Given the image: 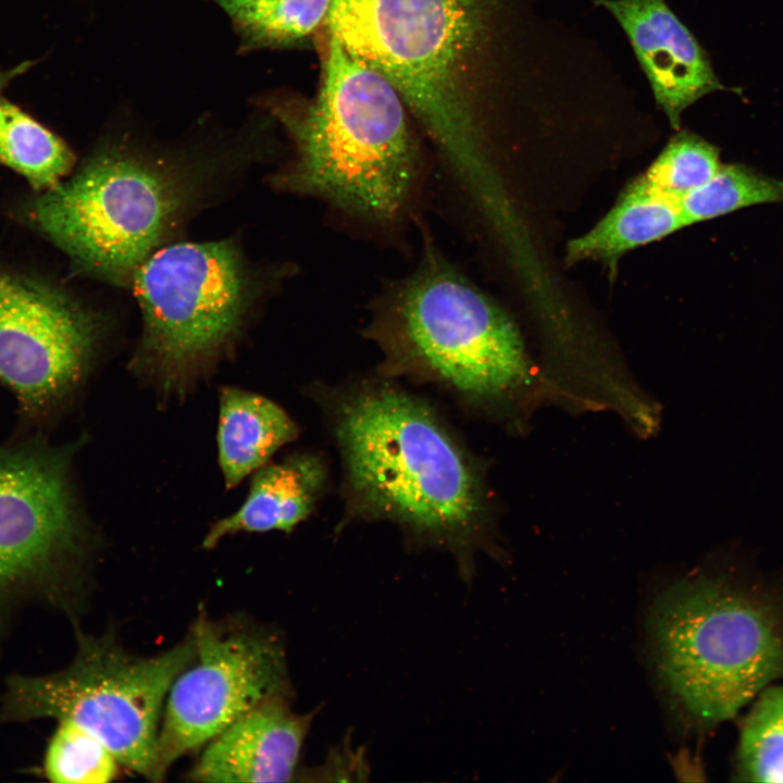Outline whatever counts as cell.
I'll return each mask as SVG.
<instances>
[{
  "label": "cell",
  "instance_id": "cell-4",
  "mask_svg": "<svg viewBox=\"0 0 783 783\" xmlns=\"http://www.w3.org/2000/svg\"><path fill=\"white\" fill-rule=\"evenodd\" d=\"M227 159L116 139L99 148L75 175L44 191L30 215L82 270L127 286L144 261L210 200L234 165Z\"/></svg>",
  "mask_w": 783,
  "mask_h": 783
},
{
  "label": "cell",
  "instance_id": "cell-21",
  "mask_svg": "<svg viewBox=\"0 0 783 783\" xmlns=\"http://www.w3.org/2000/svg\"><path fill=\"white\" fill-rule=\"evenodd\" d=\"M120 762L96 735L60 720L44 758V774L55 783H104L114 779Z\"/></svg>",
  "mask_w": 783,
  "mask_h": 783
},
{
  "label": "cell",
  "instance_id": "cell-13",
  "mask_svg": "<svg viewBox=\"0 0 783 783\" xmlns=\"http://www.w3.org/2000/svg\"><path fill=\"white\" fill-rule=\"evenodd\" d=\"M289 696L268 698L204 745L189 776L198 782H288L316 710L297 713Z\"/></svg>",
  "mask_w": 783,
  "mask_h": 783
},
{
  "label": "cell",
  "instance_id": "cell-17",
  "mask_svg": "<svg viewBox=\"0 0 783 783\" xmlns=\"http://www.w3.org/2000/svg\"><path fill=\"white\" fill-rule=\"evenodd\" d=\"M0 161L46 191L72 170L75 156L62 139L0 97Z\"/></svg>",
  "mask_w": 783,
  "mask_h": 783
},
{
  "label": "cell",
  "instance_id": "cell-11",
  "mask_svg": "<svg viewBox=\"0 0 783 783\" xmlns=\"http://www.w3.org/2000/svg\"><path fill=\"white\" fill-rule=\"evenodd\" d=\"M70 462L69 448L36 440L0 449V592L52 576L84 548Z\"/></svg>",
  "mask_w": 783,
  "mask_h": 783
},
{
  "label": "cell",
  "instance_id": "cell-7",
  "mask_svg": "<svg viewBox=\"0 0 783 783\" xmlns=\"http://www.w3.org/2000/svg\"><path fill=\"white\" fill-rule=\"evenodd\" d=\"M268 278L232 240L162 246L132 279L142 316L134 366L183 390L234 343Z\"/></svg>",
  "mask_w": 783,
  "mask_h": 783
},
{
  "label": "cell",
  "instance_id": "cell-12",
  "mask_svg": "<svg viewBox=\"0 0 783 783\" xmlns=\"http://www.w3.org/2000/svg\"><path fill=\"white\" fill-rule=\"evenodd\" d=\"M618 21L650 84L656 103L680 129L682 112L723 89L706 51L664 0H596Z\"/></svg>",
  "mask_w": 783,
  "mask_h": 783
},
{
  "label": "cell",
  "instance_id": "cell-5",
  "mask_svg": "<svg viewBox=\"0 0 783 783\" xmlns=\"http://www.w3.org/2000/svg\"><path fill=\"white\" fill-rule=\"evenodd\" d=\"M365 331L388 371L437 383L470 405L505 408L535 385L517 324L430 239L415 269L374 299Z\"/></svg>",
  "mask_w": 783,
  "mask_h": 783
},
{
  "label": "cell",
  "instance_id": "cell-23",
  "mask_svg": "<svg viewBox=\"0 0 783 783\" xmlns=\"http://www.w3.org/2000/svg\"><path fill=\"white\" fill-rule=\"evenodd\" d=\"M32 62L26 61L12 69L0 71V96L3 89L16 77L24 74L30 66Z\"/></svg>",
  "mask_w": 783,
  "mask_h": 783
},
{
  "label": "cell",
  "instance_id": "cell-8",
  "mask_svg": "<svg viewBox=\"0 0 783 783\" xmlns=\"http://www.w3.org/2000/svg\"><path fill=\"white\" fill-rule=\"evenodd\" d=\"M194 656L190 635L153 656L128 652L113 635H79L67 668L8 680L0 716L10 721H72L103 742L120 765L160 781L158 737L165 699Z\"/></svg>",
  "mask_w": 783,
  "mask_h": 783
},
{
  "label": "cell",
  "instance_id": "cell-16",
  "mask_svg": "<svg viewBox=\"0 0 783 783\" xmlns=\"http://www.w3.org/2000/svg\"><path fill=\"white\" fill-rule=\"evenodd\" d=\"M685 226L679 201L657 191L641 175L593 228L569 241L567 261L617 262L624 252Z\"/></svg>",
  "mask_w": 783,
  "mask_h": 783
},
{
  "label": "cell",
  "instance_id": "cell-2",
  "mask_svg": "<svg viewBox=\"0 0 783 783\" xmlns=\"http://www.w3.org/2000/svg\"><path fill=\"white\" fill-rule=\"evenodd\" d=\"M494 0H333L330 35L385 77L472 201L498 185L472 96Z\"/></svg>",
  "mask_w": 783,
  "mask_h": 783
},
{
  "label": "cell",
  "instance_id": "cell-14",
  "mask_svg": "<svg viewBox=\"0 0 783 783\" xmlns=\"http://www.w3.org/2000/svg\"><path fill=\"white\" fill-rule=\"evenodd\" d=\"M325 482L326 468L312 453L265 464L254 472L243 505L211 525L202 546L211 549L223 537L239 532L293 531L312 513Z\"/></svg>",
  "mask_w": 783,
  "mask_h": 783
},
{
  "label": "cell",
  "instance_id": "cell-9",
  "mask_svg": "<svg viewBox=\"0 0 783 783\" xmlns=\"http://www.w3.org/2000/svg\"><path fill=\"white\" fill-rule=\"evenodd\" d=\"M192 660L167 693L158 737L160 781L181 757L204 746L259 703L291 697L286 650L269 629L199 617Z\"/></svg>",
  "mask_w": 783,
  "mask_h": 783
},
{
  "label": "cell",
  "instance_id": "cell-15",
  "mask_svg": "<svg viewBox=\"0 0 783 783\" xmlns=\"http://www.w3.org/2000/svg\"><path fill=\"white\" fill-rule=\"evenodd\" d=\"M298 427L271 399L238 387L225 386L219 396V464L227 488L268 464Z\"/></svg>",
  "mask_w": 783,
  "mask_h": 783
},
{
  "label": "cell",
  "instance_id": "cell-20",
  "mask_svg": "<svg viewBox=\"0 0 783 783\" xmlns=\"http://www.w3.org/2000/svg\"><path fill=\"white\" fill-rule=\"evenodd\" d=\"M783 201V179L743 164H722L703 186L679 200L686 226L736 210Z\"/></svg>",
  "mask_w": 783,
  "mask_h": 783
},
{
  "label": "cell",
  "instance_id": "cell-18",
  "mask_svg": "<svg viewBox=\"0 0 783 783\" xmlns=\"http://www.w3.org/2000/svg\"><path fill=\"white\" fill-rule=\"evenodd\" d=\"M333 0H254L231 14L246 49L290 46L327 23Z\"/></svg>",
  "mask_w": 783,
  "mask_h": 783
},
{
  "label": "cell",
  "instance_id": "cell-6",
  "mask_svg": "<svg viewBox=\"0 0 783 783\" xmlns=\"http://www.w3.org/2000/svg\"><path fill=\"white\" fill-rule=\"evenodd\" d=\"M649 635L658 676L700 729L732 719L783 675V601L730 574H699L655 601Z\"/></svg>",
  "mask_w": 783,
  "mask_h": 783
},
{
  "label": "cell",
  "instance_id": "cell-3",
  "mask_svg": "<svg viewBox=\"0 0 783 783\" xmlns=\"http://www.w3.org/2000/svg\"><path fill=\"white\" fill-rule=\"evenodd\" d=\"M294 157L272 176L369 226L390 229L411 214L423 173L403 101L381 74L330 36L316 98L299 113L276 109Z\"/></svg>",
  "mask_w": 783,
  "mask_h": 783
},
{
  "label": "cell",
  "instance_id": "cell-1",
  "mask_svg": "<svg viewBox=\"0 0 783 783\" xmlns=\"http://www.w3.org/2000/svg\"><path fill=\"white\" fill-rule=\"evenodd\" d=\"M349 511L388 520L417 543L448 549L470 577L486 522L482 478L422 400L389 385L344 394L334 408Z\"/></svg>",
  "mask_w": 783,
  "mask_h": 783
},
{
  "label": "cell",
  "instance_id": "cell-10",
  "mask_svg": "<svg viewBox=\"0 0 783 783\" xmlns=\"http://www.w3.org/2000/svg\"><path fill=\"white\" fill-rule=\"evenodd\" d=\"M101 333L97 315L64 290L0 275V382L40 418L82 382Z\"/></svg>",
  "mask_w": 783,
  "mask_h": 783
},
{
  "label": "cell",
  "instance_id": "cell-24",
  "mask_svg": "<svg viewBox=\"0 0 783 783\" xmlns=\"http://www.w3.org/2000/svg\"><path fill=\"white\" fill-rule=\"evenodd\" d=\"M216 2L222 9H224L228 14L237 10L238 8L252 2L254 0H213Z\"/></svg>",
  "mask_w": 783,
  "mask_h": 783
},
{
  "label": "cell",
  "instance_id": "cell-19",
  "mask_svg": "<svg viewBox=\"0 0 783 783\" xmlns=\"http://www.w3.org/2000/svg\"><path fill=\"white\" fill-rule=\"evenodd\" d=\"M736 780L783 783V686L763 688L739 726Z\"/></svg>",
  "mask_w": 783,
  "mask_h": 783
},
{
  "label": "cell",
  "instance_id": "cell-22",
  "mask_svg": "<svg viewBox=\"0 0 783 783\" xmlns=\"http://www.w3.org/2000/svg\"><path fill=\"white\" fill-rule=\"evenodd\" d=\"M719 150L698 135H674L642 177L662 195L680 200L706 184L721 166Z\"/></svg>",
  "mask_w": 783,
  "mask_h": 783
}]
</instances>
